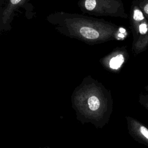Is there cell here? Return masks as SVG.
Returning <instances> with one entry per match:
<instances>
[{
  "label": "cell",
  "mask_w": 148,
  "mask_h": 148,
  "mask_svg": "<svg viewBox=\"0 0 148 148\" xmlns=\"http://www.w3.org/2000/svg\"><path fill=\"white\" fill-rule=\"evenodd\" d=\"M139 7L148 20V0H137Z\"/></svg>",
  "instance_id": "cell-8"
},
{
  "label": "cell",
  "mask_w": 148,
  "mask_h": 148,
  "mask_svg": "<svg viewBox=\"0 0 148 148\" xmlns=\"http://www.w3.org/2000/svg\"><path fill=\"white\" fill-rule=\"evenodd\" d=\"M139 101L142 105L148 111V96L144 94L140 95Z\"/></svg>",
  "instance_id": "cell-9"
},
{
  "label": "cell",
  "mask_w": 148,
  "mask_h": 148,
  "mask_svg": "<svg viewBox=\"0 0 148 148\" xmlns=\"http://www.w3.org/2000/svg\"><path fill=\"white\" fill-rule=\"evenodd\" d=\"M25 0H9V3L5 9L2 16V24H6L9 20L10 15L16 8L23 4V2Z\"/></svg>",
  "instance_id": "cell-5"
},
{
  "label": "cell",
  "mask_w": 148,
  "mask_h": 148,
  "mask_svg": "<svg viewBox=\"0 0 148 148\" xmlns=\"http://www.w3.org/2000/svg\"><path fill=\"white\" fill-rule=\"evenodd\" d=\"M46 20L61 34L85 42L121 40L127 34L124 28L112 23L76 13L56 12Z\"/></svg>",
  "instance_id": "cell-1"
},
{
  "label": "cell",
  "mask_w": 148,
  "mask_h": 148,
  "mask_svg": "<svg viewBox=\"0 0 148 148\" xmlns=\"http://www.w3.org/2000/svg\"><path fill=\"white\" fill-rule=\"evenodd\" d=\"M130 23L133 36L132 50L138 54L148 48V20L138 6L137 0L132 2Z\"/></svg>",
  "instance_id": "cell-2"
},
{
  "label": "cell",
  "mask_w": 148,
  "mask_h": 148,
  "mask_svg": "<svg viewBox=\"0 0 148 148\" xmlns=\"http://www.w3.org/2000/svg\"><path fill=\"white\" fill-rule=\"evenodd\" d=\"M131 128L136 139L143 145L148 146V128L139 121L132 120Z\"/></svg>",
  "instance_id": "cell-4"
},
{
  "label": "cell",
  "mask_w": 148,
  "mask_h": 148,
  "mask_svg": "<svg viewBox=\"0 0 148 148\" xmlns=\"http://www.w3.org/2000/svg\"><path fill=\"white\" fill-rule=\"evenodd\" d=\"M81 10L95 16H109L127 18L121 0H84Z\"/></svg>",
  "instance_id": "cell-3"
},
{
  "label": "cell",
  "mask_w": 148,
  "mask_h": 148,
  "mask_svg": "<svg viewBox=\"0 0 148 148\" xmlns=\"http://www.w3.org/2000/svg\"><path fill=\"white\" fill-rule=\"evenodd\" d=\"M124 60V57L122 54L120 53L117 54L116 56L111 58L109 63L110 68L114 69H118L123 64Z\"/></svg>",
  "instance_id": "cell-6"
},
{
  "label": "cell",
  "mask_w": 148,
  "mask_h": 148,
  "mask_svg": "<svg viewBox=\"0 0 148 148\" xmlns=\"http://www.w3.org/2000/svg\"><path fill=\"white\" fill-rule=\"evenodd\" d=\"M88 104L90 109L92 110H96L99 107V99L95 96H92L88 98Z\"/></svg>",
  "instance_id": "cell-7"
}]
</instances>
